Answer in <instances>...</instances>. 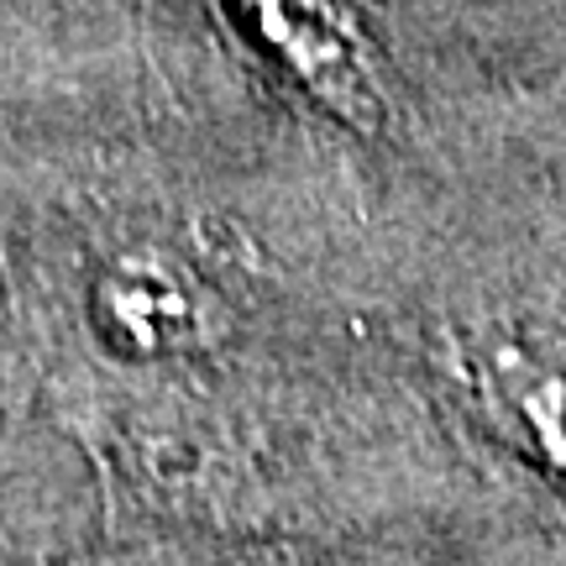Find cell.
<instances>
[{
	"label": "cell",
	"mask_w": 566,
	"mask_h": 566,
	"mask_svg": "<svg viewBox=\"0 0 566 566\" xmlns=\"http://www.w3.org/2000/svg\"><path fill=\"white\" fill-rule=\"evenodd\" d=\"M342 566H405V562H342Z\"/></svg>",
	"instance_id": "cell-4"
},
{
	"label": "cell",
	"mask_w": 566,
	"mask_h": 566,
	"mask_svg": "<svg viewBox=\"0 0 566 566\" xmlns=\"http://www.w3.org/2000/svg\"><path fill=\"white\" fill-rule=\"evenodd\" d=\"M441 378L514 462L566 493V331L535 315H478L441 336Z\"/></svg>",
	"instance_id": "cell-1"
},
{
	"label": "cell",
	"mask_w": 566,
	"mask_h": 566,
	"mask_svg": "<svg viewBox=\"0 0 566 566\" xmlns=\"http://www.w3.org/2000/svg\"><path fill=\"white\" fill-rule=\"evenodd\" d=\"M90 321L116 357L179 363L205 357L231 336V310L195 263L168 247L111 252L90 289Z\"/></svg>",
	"instance_id": "cell-3"
},
{
	"label": "cell",
	"mask_w": 566,
	"mask_h": 566,
	"mask_svg": "<svg viewBox=\"0 0 566 566\" xmlns=\"http://www.w3.org/2000/svg\"><path fill=\"white\" fill-rule=\"evenodd\" d=\"M252 53L279 69L310 105L352 132H384L388 84L363 21L342 0H216Z\"/></svg>",
	"instance_id": "cell-2"
}]
</instances>
